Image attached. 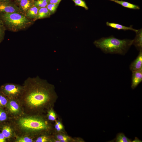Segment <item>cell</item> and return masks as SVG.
Returning <instances> with one entry per match:
<instances>
[{
    "instance_id": "obj_30",
    "label": "cell",
    "mask_w": 142,
    "mask_h": 142,
    "mask_svg": "<svg viewBox=\"0 0 142 142\" xmlns=\"http://www.w3.org/2000/svg\"><path fill=\"white\" fill-rule=\"evenodd\" d=\"M62 0H49V3L59 4Z\"/></svg>"
},
{
    "instance_id": "obj_7",
    "label": "cell",
    "mask_w": 142,
    "mask_h": 142,
    "mask_svg": "<svg viewBox=\"0 0 142 142\" xmlns=\"http://www.w3.org/2000/svg\"><path fill=\"white\" fill-rule=\"evenodd\" d=\"M19 11L17 6L9 2H0V13H18Z\"/></svg>"
},
{
    "instance_id": "obj_27",
    "label": "cell",
    "mask_w": 142,
    "mask_h": 142,
    "mask_svg": "<svg viewBox=\"0 0 142 142\" xmlns=\"http://www.w3.org/2000/svg\"><path fill=\"white\" fill-rule=\"evenodd\" d=\"M55 127L56 130L58 131H60L63 128L62 124L59 121H56Z\"/></svg>"
},
{
    "instance_id": "obj_31",
    "label": "cell",
    "mask_w": 142,
    "mask_h": 142,
    "mask_svg": "<svg viewBox=\"0 0 142 142\" xmlns=\"http://www.w3.org/2000/svg\"><path fill=\"white\" fill-rule=\"evenodd\" d=\"M132 142H142L138 138L135 137L134 140Z\"/></svg>"
},
{
    "instance_id": "obj_32",
    "label": "cell",
    "mask_w": 142,
    "mask_h": 142,
    "mask_svg": "<svg viewBox=\"0 0 142 142\" xmlns=\"http://www.w3.org/2000/svg\"><path fill=\"white\" fill-rule=\"evenodd\" d=\"M10 0H0V2H9Z\"/></svg>"
},
{
    "instance_id": "obj_29",
    "label": "cell",
    "mask_w": 142,
    "mask_h": 142,
    "mask_svg": "<svg viewBox=\"0 0 142 142\" xmlns=\"http://www.w3.org/2000/svg\"><path fill=\"white\" fill-rule=\"evenodd\" d=\"M6 139L3 134L0 133V142H6Z\"/></svg>"
},
{
    "instance_id": "obj_25",
    "label": "cell",
    "mask_w": 142,
    "mask_h": 142,
    "mask_svg": "<svg viewBox=\"0 0 142 142\" xmlns=\"http://www.w3.org/2000/svg\"><path fill=\"white\" fill-rule=\"evenodd\" d=\"M75 3V5L81 7L86 10L88 9V8L84 1L83 0H72Z\"/></svg>"
},
{
    "instance_id": "obj_16",
    "label": "cell",
    "mask_w": 142,
    "mask_h": 142,
    "mask_svg": "<svg viewBox=\"0 0 142 142\" xmlns=\"http://www.w3.org/2000/svg\"><path fill=\"white\" fill-rule=\"evenodd\" d=\"M39 8L33 5L27 11V16L31 18L36 19Z\"/></svg>"
},
{
    "instance_id": "obj_23",
    "label": "cell",
    "mask_w": 142,
    "mask_h": 142,
    "mask_svg": "<svg viewBox=\"0 0 142 142\" xmlns=\"http://www.w3.org/2000/svg\"><path fill=\"white\" fill-rule=\"evenodd\" d=\"M59 4L49 3L46 6L50 15L54 14L56 11Z\"/></svg>"
},
{
    "instance_id": "obj_5",
    "label": "cell",
    "mask_w": 142,
    "mask_h": 142,
    "mask_svg": "<svg viewBox=\"0 0 142 142\" xmlns=\"http://www.w3.org/2000/svg\"><path fill=\"white\" fill-rule=\"evenodd\" d=\"M23 90V85L12 83H5L0 87V91L8 99H18Z\"/></svg>"
},
{
    "instance_id": "obj_1",
    "label": "cell",
    "mask_w": 142,
    "mask_h": 142,
    "mask_svg": "<svg viewBox=\"0 0 142 142\" xmlns=\"http://www.w3.org/2000/svg\"><path fill=\"white\" fill-rule=\"evenodd\" d=\"M23 86V92L18 100L23 113L42 114L52 107L57 97L53 85L37 76L28 77Z\"/></svg>"
},
{
    "instance_id": "obj_10",
    "label": "cell",
    "mask_w": 142,
    "mask_h": 142,
    "mask_svg": "<svg viewBox=\"0 0 142 142\" xmlns=\"http://www.w3.org/2000/svg\"><path fill=\"white\" fill-rule=\"evenodd\" d=\"M131 88L135 89L142 81V69L132 72Z\"/></svg>"
},
{
    "instance_id": "obj_22",
    "label": "cell",
    "mask_w": 142,
    "mask_h": 142,
    "mask_svg": "<svg viewBox=\"0 0 142 142\" xmlns=\"http://www.w3.org/2000/svg\"><path fill=\"white\" fill-rule=\"evenodd\" d=\"M8 115L4 108H0V123H3L8 118Z\"/></svg>"
},
{
    "instance_id": "obj_18",
    "label": "cell",
    "mask_w": 142,
    "mask_h": 142,
    "mask_svg": "<svg viewBox=\"0 0 142 142\" xmlns=\"http://www.w3.org/2000/svg\"><path fill=\"white\" fill-rule=\"evenodd\" d=\"M16 142H34L35 138L29 136L24 135L16 136Z\"/></svg>"
},
{
    "instance_id": "obj_21",
    "label": "cell",
    "mask_w": 142,
    "mask_h": 142,
    "mask_svg": "<svg viewBox=\"0 0 142 142\" xmlns=\"http://www.w3.org/2000/svg\"><path fill=\"white\" fill-rule=\"evenodd\" d=\"M43 134L39 136L35 139L34 142H47L50 141V139L48 136Z\"/></svg>"
},
{
    "instance_id": "obj_6",
    "label": "cell",
    "mask_w": 142,
    "mask_h": 142,
    "mask_svg": "<svg viewBox=\"0 0 142 142\" xmlns=\"http://www.w3.org/2000/svg\"><path fill=\"white\" fill-rule=\"evenodd\" d=\"M5 108L10 118L17 117L23 113L18 99H8Z\"/></svg>"
},
{
    "instance_id": "obj_14",
    "label": "cell",
    "mask_w": 142,
    "mask_h": 142,
    "mask_svg": "<svg viewBox=\"0 0 142 142\" xmlns=\"http://www.w3.org/2000/svg\"><path fill=\"white\" fill-rule=\"evenodd\" d=\"M50 14L46 7L39 8L36 18L41 19L49 17Z\"/></svg>"
},
{
    "instance_id": "obj_12",
    "label": "cell",
    "mask_w": 142,
    "mask_h": 142,
    "mask_svg": "<svg viewBox=\"0 0 142 142\" xmlns=\"http://www.w3.org/2000/svg\"><path fill=\"white\" fill-rule=\"evenodd\" d=\"M106 24L107 26L118 29L119 30H123L124 31H126L129 30L134 31L136 33L138 31V30L133 28L132 27V25H131L129 27H127L118 23H110L108 22H106Z\"/></svg>"
},
{
    "instance_id": "obj_28",
    "label": "cell",
    "mask_w": 142,
    "mask_h": 142,
    "mask_svg": "<svg viewBox=\"0 0 142 142\" xmlns=\"http://www.w3.org/2000/svg\"><path fill=\"white\" fill-rule=\"evenodd\" d=\"M2 23L0 22V42L1 41L3 38V33L2 26Z\"/></svg>"
},
{
    "instance_id": "obj_2",
    "label": "cell",
    "mask_w": 142,
    "mask_h": 142,
    "mask_svg": "<svg viewBox=\"0 0 142 142\" xmlns=\"http://www.w3.org/2000/svg\"><path fill=\"white\" fill-rule=\"evenodd\" d=\"M10 118V123L16 136L26 135L35 138L48 133L51 126L42 114L28 115L23 113Z\"/></svg>"
},
{
    "instance_id": "obj_3",
    "label": "cell",
    "mask_w": 142,
    "mask_h": 142,
    "mask_svg": "<svg viewBox=\"0 0 142 142\" xmlns=\"http://www.w3.org/2000/svg\"><path fill=\"white\" fill-rule=\"evenodd\" d=\"M133 41L128 39H120L111 36L96 40L93 43L105 53L124 55L133 44Z\"/></svg>"
},
{
    "instance_id": "obj_26",
    "label": "cell",
    "mask_w": 142,
    "mask_h": 142,
    "mask_svg": "<svg viewBox=\"0 0 142 142\" xmlns=\"http://www.w3.org/2000/svg\"><path fill=\"white\" fill-rule=\"evenodd\" d=\"M57 139L60 142H67L68 139V137L65 135H58L57 136Z\"/></svg>"
},
{
    "instance_id": "obj_15",
    "label": "cell",
    "mask_w": 142,
    "mask_h": 142,
    "mask_svg": "<svg viewBox=\"0 0 142 142\" xmlns=\"http://www.w3.org/2000/svg\"><path fill=\"white\" fill-rule=\"evenodd\" d=\"M131 139L128 138L122 133H118L116 138L110 142H131Z\"/></svg>"
},
{
    "instance_id": "obj_9",
    "label": "cell",
    "mask_w": 142,
    "mask_h": 142,
    "mask_svg": "<svg viewBox=\"0 0 142 142\" xmlns=\"http://www.w3.org/2000/svg\"><path fill=\"white\" fill-rule=\"evenodd\" d=\"M129 68L132 72L142 69V49L139 50L138 56L131 63Z\"/></svg>"
},
{
    "instance_id": "obj_8",
    "label": "cell",
    "mask_w": 142,
    "mask_h": 142,
    "mask_svg": "<svg viewBox=\"0 0 142 142\" xmlns=\"http://www.w3.org/2000/svg\"><path fill=\"white\" fill-rule=\"evenodd\" d=\"M0 127L2 133L7 139H9L16 136L14 130L10 123L2 124Z\"/></svg>"
},
{
    "instance_id": "obj_4",
    "label": "cell",
    "mask_w": 142,
    "mask_h": 142,
    "mask_svg": "<svg viewBox=\"0 0 142 142\" xmlns=\"http://www.w3.org/2000/svg\"><path fill=\"white\" fill-rule=\"evenodd\" d=\"M0 14L2 21L9 28L14 30L24 28L30 23L26 17L18 13Z\"/></svg>"
},
{
    "instance_id": "obj_33",
    "label": "cell",
    "mask_w": 142,
    "mask_h": 142,
    "mask_svg": "<svg viewBox=\"0 0 142 142\" xmlns=\"http://www.w3.org/2000/svg\"><path fill=\"white\" fill-rule=\"evenodd\" d=\"M21 0H17V1L18 2H19L21 1Z\"/></svg>"
},
{
    "instance_id": "obj_13",
    "label": "cell",
    "mask_w": 142,
    "mask_h": 142,
    "mask_svg": "<svg viewBox=\"0 0 142 142\" xmlns=\"http://www.w3.org/2000/svg\"><path fill=\"white\" fill-rule=\"evenodd\" d=\"M108 0L114 2L116 3L121 5L124 7L128 8L135 10H139L140 9V7L139 6L126 1L118 0Z\"/></svg>"
},
{
    "instance_id": "obj_19",
    "label": "cell",
    "mask_w": 142,
    "mask_h": 142,
    "mask_svg": "<svg viewBox=\"0 0 142 142\" xmlns=\"http://www.w3.org/2000/svg\"><path fill=\"white\" fill-rule=\"evenodd\" d=\"M49 0H36L33 2V5L39 8L46 7L49 4Z\"/></svg>"
},
{
    "instance_id": "obj_24",
    "label": "cell",
    "mask_w": 142,
    "mask_h": 142,
    "mask_svg": "<svg viewBox=\"0 0 142 142\" xmlns=\"http://www.w3.org/2000/svg\"><path fill=\"white\" fill-rule=\"evenodd\" d=\"M47 117L49 120L54 121L56 119V115L52 108L47 110Z\"/></svg>"
},
{
    "instance_id": "obj_11",
    "label": "cell",
    "mask_w": 142,
    "mask_h": 142,
    "mask_svg": "<svg viewBox=\"0 0 142 142\" xmlns=\"http://www.w3.org/2000/svg\"><path fill=\"white\" fill-rule=\"evenodd\" d=\"M136 36L133 39V44L134 45L137 49L140 50L142 49V29L138 30L136 33Z\"/></svg>"
},
{
    "instance_id": "obj_17",
    "label": "cell",
    "mask_w": 142,
    "mask_h": 142,
    "mask_svg": "<svg viewBox=\"0 0 142 142\" xmlns=\"http://www.w3.org/2000/svg\"><path fill=\"white\" fill-rule=\"evenodd\" d=\"M19 3L20 7L24 11H27L33 5L31 0H21Z\"/></svg>"
},
{
    "instance_id": "obj_20",
    "label": "cell",
    "mask_w": 142,
    "mask_h": 142,
    "mask_svg": "<svg viewBox=\"0 0 142 142\" xmlns=\"http://www.w3.org/2000/svg\"><path fill=\"white\" fill-rule=\"evenodd\" d=\"M8 100V98L0 91V108H5Z\"/></svg>"
}]
</instances>
